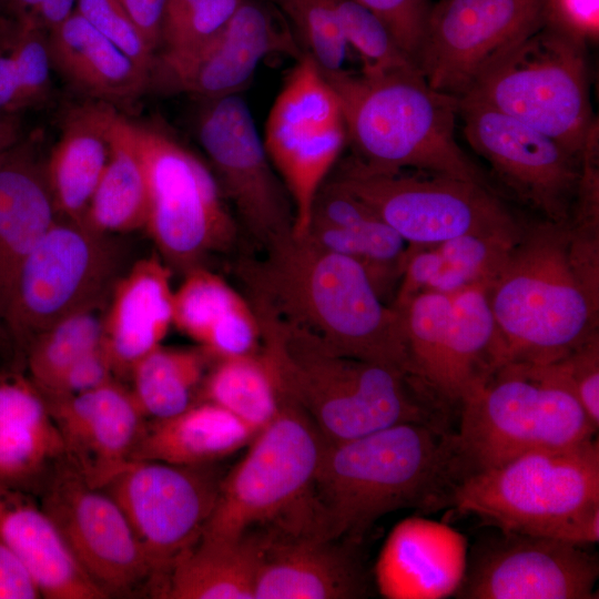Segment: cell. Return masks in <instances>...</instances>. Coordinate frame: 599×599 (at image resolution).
I'll return each instance as SVG.
<instances>
[{
    "label": "cell",
    "instance_id": "6da1fadb",
    "mask_svg": "<svg viewBox=\"0 0 599 599\" xmlns=\"http://www.w3.org/2000/svg\"><path fill=\"white\" fill-rule=\"evenodd\" d=\"M255 250L234 265L255 313L342 355L414 376L402 315L386 304L361 264L293 233Z\"/></svg>",
    "mask_w": 599,
    "mask_h": 599
},
{
    "label": "cell",
    "instance_id": "7a4b0ae2",
    "mask_svg": "<svg viewBox=\"0 0 599 599\" xmlns=\"http://www.w3.org/2000/svg\"><path fill=\"white\" fill-rule=\"evenodd\" d=\"M459 478L455 437L447 427L405 423L325 441L303 509V529L358 545L389 512L446 508Z\"/></svg>",
    "mask_w": 599,
    "mask_h": 599
},
{
    "label": "cell",
    "instance_id": "3957f363",
    "mask_svg": "<svg viewBox=\"0 0 599 599\" xmlns=\"http://www.w3.org/2000/svg\"><path fill=\"white\" fill-rule=\"evenodd\" d=\"M256 317L260 355L281 397L302 410L325 441L348 440L405 423L446 427L444 404L414 376L336 353L266 315Z\"/></svg>",
    "mask_w": 599,
    "mask_h": 599
},
{
    "label": "cell",
    "instance_id": "277c9868",
    "mask_svg": "<svg viewBox=\"0 0 599 599\" xmlns=\"http://www.w3.org/2000/svg\"><path fill=\"white\" fill-rule=\"evenodd\" d=\"M322 73L338 97L353 156L365 166L443 174L493 187L456 141L459 100L432 89L418 68L376 75L344 68Z\"/></svg>",
    "mask_w": 599,
    "mask_h": 599
},
{
    "label": "cell",
    "instance_id": "5b68a950",
    "mask_svg": "<svg viewBox=\"0 0 599 599\" xmlns=\"http://www.w3.org/2000/svg\"><path fill=\"white\" fill-rule=\"evenodd\" d=\"M486 291L498 333L499 366L549 364L598 332L599 304L571 265L567 222L525 225Z\"/></svg>",
    "mask_w": 599,
    "mask_h": 599
},
{
    "label": "cell",
    "instance_id": "8992f818",
    "mask_svg": "<svg viewBox=\"0 0 599 599\" xmlns=\"http://www.w3.org/2000/svg\"><path fill=\"white\" fill-rule=\"evenodd\" d=\"M446 507L501 531L597 544L598 440L526 453L470 473L453 486Z\"/></svg>",
    "mask_w": 599,
    "mask_h": 599
},
{
    "label": "cell",
    "instance_id": "52a82bcc",
    "mask_svg": "<svg viewBox=\"0 0 599 599\" xmlns=\"http://www.w3.org/2000/svg\"><path fill=\"white\" fill-rule=\"evenodd\" d=\"M459 406L454 437L460 478L526 453L582 443L598 432L578 400L541 365L504 364Z\"/></svg>",
    "mask_w": 599,
    "mask_h": 599
},
{
    "label": "cell",
    "instance_id": "ba28073f",
    "mask_svg": "<svg viewBox=\"0 0 599 599\" xmlns=\"http://www.w3.org/2000/svg\"><path fill=\"white\" fill-rule=\"evenodd\" d=\"M586 45L547 21L493 62L463 99L545 133L581 161L598 122L590 103Z\"/></svg>",
    "mask_w": 599,
    "mask_h": 599
},
{
    "label": "cell",
    "instance_id": "9c48e42d",
    "mask_svg": "<svg viewBox=\"0 0 599 599\" xmlns=\"http://www.w3.org/2000/svg\"><path fill=\"white\" fill-rule=\"evenodd\" d=\"M282 398V397H281ZM325 445L309 418L282 398L277 416L220 480L201 538L236 541L256 526L297 528Z\"/></svg>",
    "mask_w": 599,
    "mask_h": 599
},
{
    "label": "cell",
    "instance_id": "30bf717a",
    "mask_svg": "<svg viewBox=\"0 0 599 599\" xmlns=\"http://www.w3.org/2000/svg\"><path fill=\"white\" fill-rule=\"evenodd\" d=\"M329 180L366 203L408 246L467 235L518 241L525 225L493 187L457 177L407 170L375 171L353 155L337 162Z\"/></svg>",
    "mask_w": 599,
    "mask_h": 599
},
{
    "label": "cell",
    "instance_id": "8fae6325",
    "mask_svg": "<svg viewBox=\"0 0 599 599\" xmlns=\"http://www.w3.org/2000/svg\"><path fill=\"white\" fill-rule=\"evenodd\" d=\"M148 184L144 229L183 274L236 244L238 223L205 163L166 132L132 123Z\"/></svg>",
    "mask_w": 599,
    "mask_h": 599
},
{
    "label": "cell",
    "instance_id": "7c38bea8",
    "mask_svg": "<svg viewBox=\"0 0 599 599\" xmlns=\"http://www.w3.org/2000/svg\"><path fill=\"white\" fill-rule=\"evenodd\" d=\"M110 237L62 219L41 236L17 274L2 317L21 349L62 317L99 307L118 280Z\"/></svg>",
    "mask_w": 599,
    "mask_h": 599
},
{
    "label": "cell",
    "instance_id": "4fadbf2b",
    "mask_svg": "<svg viewBox=\"0 0 599 599\" xmlns=\"http://www.w3.org/2000/svg\"><path fill=\"white\" fill-rule=\"evenodd\" d=\"M263 142L294 207L293 234L305 235L314 200L347 143L338 97L306 52L274 100Z\"/></svg>",
    "mask_w": 599,
    "mask_h": 599
},
{
    "label": "cell",
    "instance_id": "5bb4252c",
    "mask_svg": "<svg viewBox=\"0 0 599 599\" xmlns=\"http://www.w3.org/2000/svg\"><path fill=\"white\" fill-rule=\"evenodd\" d=\"M195 131L220 190L255 248L293 233L294 207L246 102L201 100Z\"/></svg>",
    "mask_w": 599,
    "mask_h": 599
},
{
    "label": "cell",
    "instance_id": "9a60e30c",
    "mask_svg": "<svg viewBox=\"0 0 599 599\" xmlns=\"http://www.w3.org/2000/svg\"><path fill=\"white\" fill-rule=\"evenodd\" d=\"M203 466L131 459L102 488L119 505L154 575L152 595L201 538L220 480Z\"/></svg>",
    "mask_w": 599,
    "mask_h": 599
},
{
    "label": "cell",
    "instance_id": "2e32d148",
    "mask_svg": "<svg viewBox=\"0 0 599 599\" xmlns=\"http://www.w3.org/2000/svg\"><path fill=\"white\" fill-rule=\"evenodd\" d=\"M546 22V0H438L416 67L432 89L460 100L493 62Z\"/></svg>",
    "mask_w": 599,
    "mask_h": 599
},
{
    "label": "cell",
    "instance_id": "e0dca14e",
    "mask_svg": "<svg viewBox=\"0 0 599 599\" xmlns=\"http://www.w3.org/2000/svg\"><path fill=\"white\" fill-rule=\"evenodd\" d=\"M496 529V528H495ZM586 545L496 529L468 547L458 599L598 598L597 552Z\"/></svg>",
    "mask_w": 599,
    "mask_h": 599
},
{
    "label": "cell",
    "instance_id": "ac0fdd59",
    "mask_svg": "<svg viewBox=\"0 0 599 599\" xmlns=\"http://www.w3.org/2000/svg\"><path fill=\"white\" fill-rule=\"evenodd\" d=\"M40 506L80 567L108 598L145 588L152 592L154 575L123 511L68 461L47 483Z\"/></svg>",
    "mask_w": 599,
    "mask_h": 599
},
{
    "label": "cell",
    "instance_id": "d6986e66",
    "mask_svg": "<svg viewBox=\"0 0 599 599\" xmlns=\"http://www.w3.org/2000/svg\"><path fill=\"white\" fill-rule=\"evenodd\" d=\"M458 114L469 145L512 194L544 220L567 222L581 161L545 133L484 103L461 99Z\"/></svg>",
    "mask_w": 599,
    "mask_h": 599
},
{
    "label": "cell",
    "instance_id": "ffe728a7",
    "mask_svg": "<svg viewBox=\"0 0 599 599\" xmlns=\"http://www.w3.org/2000/svg\"><path fill=\"white\" fill-rule=\"evenodd\" d=\"M296 40L271 2L241 0L224 27L200 47L155 55L150 83L200 100L238 94L265 57L301 58L305 51Z\"/></svg>",
    "mask_w": 599,
    "mask_h": 599
},
{
    "label": "cell",
    "instance_id": "44dd1931",
    "mask_svg": "<svg viewBox=\"0 0 599 599\" xmlns=\"http://www.w3.org/2000/svg\"><path fill=\"white\" fill-rule=\"evenodd\" d=\"M45 400L65 460L88 484L103 488L131 460L146 420L131 389L113 378L79 395Z\"/></svg>",
    "mask_w": 599,
    "mask_h": 599
},
{
    "label": "cell",
    "instance_id": "7402d4cb",
    "mask_svg": "<svg viewBox=\"0 0 599 599\" xmlns=\"http://www.w3.org/2000/svg\"><path fill=\"white\" fill-rule=\"evenodd\" d=\"M356 544L273 530L262 536L254 599H356L368 593Z\"/></svg>",
    "mask_w": 599,
    "mask_h": 599
},
{
    "label": "cell",
    "instance_id": "603a6c76",
    "mask_svg": "<svg viewBox=\"0 0 599 599\" xmlns=\"http://www.w3.org/2000/svg\"><path fill=\"white\" fill-rule=\"evenodd\" d=\"M468 541L450 526L409 517L389 531L374 576L386 599H443L454 596L466 569Z\"/></svg>",
    "mask_w": 599,
    "mask_h": 599
},
{
    "label": "cell",
    "instance_id": "cb8c5ba5",
    "mask_svg": "<svg viewBox=\"0 0 599 599\" xmlns=\"http://www.w3.org/2000/svg\"><path fill=\"white\" fill-rule=\"evenodd\" d=\"M173 270L153 254L139 260L112 287L102 317V347L114 374H129L133 365L162 345L173 326Z\"/></svg>",
    "mask_w": 599,
    "mask_h": 599
},
{
    "label": "cell",
    "instance_id": "d4e9b609",
    "mask_svg": "<svg viewBox=\"0 0 599 599\" xmlns=\"http://www.w3.org/2000/svg\"><path fill=\"white\" fill-rule=\"evenodd\" d=\"M305 235L361 264L384 301L398 285L407 243L366 203L329 179L314 200Z\"/></svg>",
    "mask_w": 599,
    "mask_h": 599
},
{
    "label": "cell",
    "instance_id": "484cf974",
    "mask_svg": "<svg viewBox=\"0 0 599 599\" xmlns=\"http://www.w3.org/2000/svg\"><path fill=\"white\" fill-rule=\"evenodd\" d=\"M58 219L44 160L21 136L0 151V319L23 261Z\"/></svg>",
    "mask_w": 599,
    "mask_h": 599
},
{
    "label": "cell",
    "instance_id": "4316f807",
    "mask_svg": "<svg viewBox=\"0 0 599 599\" xmlns=\"http://www.w3.org/2000/svg\"><path fill=\"white\" fill-rule=\"evenodd\" d=\"M0 541L26 566L42 598H108L80 567L43 508L21 489L3 484Z\"/></svg>",
    "mask_w": 599,
    "mask_h": 599
},
{
    "label": "cell",
    "instance_id": "83f0119b",
    "mask_svg": "<svg viewBox=\"0 0 599 599\" xmlns=\"http://www.w3.org/2000/svg\"><path fill=\"white\" fill-rule=\"evenodd\" d=\"M173 326L217 359L261 348L260 324L245 295L204 266L185 272L174 288Z\"/></svg>",
    "mask_w": 599,
    "mask_h": 599
},
{
    "label": "cell",
    "instance_id": "f1b7e54d",
    "mask_svg": "<svg viewBox=\"0 0 599 599\" xmlns=\"http://www.w3.org/2000/svg\"><path fill=\"white\" fill-rule=\"evenodd\" d=\"M486 286L451 294L435 348L432 390L444 405H460L499 366L498 333Z\"/></svg>",
    "mask_w": 599,
    "mask_h": 599
},
{
    "label": "cell",
    "instance_id": "f546056e",
    "mask_svg": "<svg viewBox=\"0 0 599 599\" xmlns=\"http://www.w3.org/2000/svg\"><path fill=\"white\" fill-rule=\"evenodd\" d=\"M110 104L71 110L44 171L58 217L83 224L91 199L110 156Z\"/></svg>",
    "mask_w": 599,
    "mask_h": 599
},
{
    "label": "cell",
    "instance_id": "4dcf8cb0",
    "mask_svg": "<svg viewBox=\"0 0 599 599\" xmlns=\"http://www.w3.org/2000/svg\"><path fill=\"white\" fill-rule=\"evenodd\" d=\"M48 37L53 70L102 103H131L150 84V73L75 10Z\"/></svg>",
    "mask_w": 599,
    "mask_h": 599
},
{
    "label": "cell",
    "instance_id": "1f68e13d",
    "mask_svg": "<svg viewBox=\"0 0 599 599\" xmlns=\"http://www.w3.org/2000/svg\"><path fill=\"white\" fill-rule=\"evenodd\" d=\"M64 457L61 434L30 378L0 375V484L21 489Z\"/></svg>",
    "mask_w": 599,
    "mask_h": 599
},
{
    "label": "cell",
    "instance_id": "d6a6232c",
    "mask_svg": "<svg viewBox=\"0 0 599 599\" xmlns=\"http://www.w3.org/2000/svg\"><path fill=\"white\" fill-rule=\"evenodd\" d=\"M518 241L467 234L425 246L407 245L390 305L398 308L422 292L455 294L473 286L488 287Z\"/></svg>",
    "mask_w": 599,
    "mask_h": 599
},
{
    "label": "cell",
    "instance_id": "836d02e7",
    "mask_svg": "<svg viewBox=\"0 0 599 599\" xmlns=\"http://www.w3.org/2000/svg\"><path fill=\"white\" fill-rule=\"evenodd\" d=\"M256 434L230 412L203 400L174 416L145 420L131 459L204 466L240 450Z\"/></svg>",
    "mask_w": 599,
    "mask_h": 599
},
{
    "label": "cell",
    "instance_id": "e575fe53",
    "mask_svg": "<svg viewBox=\"0 0 599 599\" xmlns=\"http://www.w3.org/2000/svg\"><path fill=\"white\" fill-rule=\"evenodd\" d=\"M262 536L236 541L204 538L184 552L154 591L167 599H254Z\"/></svg>",
    "mask_w": 599,
    "mask_h": 599
},
{
    "label": "cell",
    "instance_id": "d590c367",
    "mask_svg": "<svg viewBox=\"0 0 599 599\" xmlns=\"http://www.w3.org/2000/svg\"><path fill=\"white\" fill-rule=\"evenodd\" d=\"M148 184L132 122L114 112L110 156L88 207L83 224L105 235L144 229Z\"/></svg>",
    "mask_w": 599,
    "mask_h": 599
},
{
    "label": "cell",
    "instance_id": "8d00e7d4",
    "mask_svg": "<svg viewBox=\"0 0 599 599\" xmlns=\"http://www.w3.org/2000/svg\"><path fill=\"white\" fill-rule=\"evenodd\" d=\"M204 365L202 349L163 345L136 362L130 389L145 418H167L191 406Z\"/></svg>",
    "mask_w": 599,
    "mask_h": 599
},
{
    "label": "cell",
    "instance_id": "74e56055",
    "mask_svg": "<svg viewBox=\"0 0 599 599\" xmlns=\"http://www.w3.org/2000/svg\"><path fill=\"white\" fill-rule=\"evenodd\" d=\"M203 396L257 433L277 416L282 405L273 376L257 354L219 359L204 382Z\"/></svg>",
    "mask_w": 599,
    "mask_h": 599
},
{
    "label": "cell",
    "instance_id": "f35d334b",
    "mask_svg": "<svg viewBox=\"0 0 599 599\" xmlns=\"http://www.w3.org/2000/svg\"><path fill=\"white\" fill-rule=\"evenodd\" d=\"M97 308L69 314L40 333L26 351L30 379L42 389L70 364L101 346Z\"/></svg>",
    "mask_w": 599,
    "mask_h": 599
},
{
    "label": "cell",
    "instance_id": "ab89813d",
    "mask_svg": "<svg viewBox=\"0 0 599 599\" xmlns=\"http://www.w3.org/2000/svg\"><path fill=\"white\" fill-rule=\"evenodd\" d=\"M335 7L348 48L355 49L362 59V73L376 75L416 67L387 27L367 8L354 0H335Z\"/></svg>",
    "mask_w": 599,
    "mask_h": 599
},
{
    "label": "cell",
    "instance_id": "60d3db41",
    "mask_svg": "<svg viewBox=\"0 0 599 599\" xmlns=\"http://www.w3.org/2000/svg\"><path fill=\"white\" fill-rule=\"evenodd\" d=\"M291 21L297 38L324 72L343 69L348 45L336 13L335 0H270Z\"/></svg>",
    "mask_w": 599,
    "mask_h": 599
},
{
    "label": "cell",
    "instance_id": "b9f144b4",
    "mask_svg": "<svg viewBox=\"0 0 599 599\" xmlns=\"http://www.w3.org/2000/svg\"><path fill=\"white\" fill-rule=\"evenodd\" d=\"M241 0H165L161 52L177 53L200 47L219 32Z\"/></svg>",
    "mask_w": 599,
    "mask_h": 599
},
{
    "label": "cell",
    "instance_id": "7bdbcfd3",
    "mask_svg": "<svg viewBox=\"0 0 599 599\" xmlns=\"http://www.w3.org/2000/svg\"><path fill=\"white\" fill-rule=\"evenodd\" d=\"M19 78L23 110L48 97L53 70L49 37L29 20L4 17Z\"/></svg>",
    "mask_w": 599,
    "mask_h": 599
},
{
    "label": "cell",
    "instance_id": "ee69618b",
    "mask_svg": "<svg viewBox=\"0 0 599 599\" xmlns=\"http://www.w3.org/2000/svg\"><path fill=\"white\" fill-rule=\"evenodd\" d=\"M75 11L151 77L155 50L118 0H77Z\"/></svg>",
    "mask_w": 599,
    "mask_h": 599
},
{
    "label": "cell",
    "instance_id": "f6af8a7d",
    "mask_svg": "<svg viewBox=\"0 0 599 599\" xmlns=\"http://www.w3.org/2000/svg\"><path fill=\"white\" fill-rule=\"evenodd\" d=\"M541 366L578 400L599 428L598 332L565 356Z\"/></svg>",
    "mask_w": 599,
    "mask_h": 599
},
{
    "label": "cell",
    "instance_id": "bcb514c9",
    "mask_svg": "<svg viewBox=\"0 0 599 599\" xmlns=\"http://www.w3.org/2000/svg\"><path fill=\"white\" fill-rule=\"evenodd\" d=\"M372 11L415 63L430 9L428 0H354Z\"/></svg>",
    "mask_w": 599,
    "mask_h": 599
},
{
    "label": "cell",
    "instance_id": "7dc6e473",
    "mask_svg": "<svg viewBox=\"0 0 599 599\" xmlns=\"http://www.w3.org/2000/svg\"><path fill=\"white\" fill-rule=\"evenodd\" d=\"M114 369L102 345L64 368L50 384L39 389L44 398H62L94 389L113 379Z\"/></svg>",
    "mask_w": 599,
    "mask_h": 599
},
{
    "label": "cell",
    "instance_id": "c3c4849f",
    "mask_svg": "<svg viewBox=\"0 0 599 599\" xmlns=\"http://www.w3.org/2000/svg\"><path fill=\"white\" fill-rule=\"evenodd\" d=\"M547 21L587 43L599 34V0H546Z\"/></svg>",
    "mask_w": 599,
    "mask_h": 599
},
{
    "label": "cell",
    "instance_id": "681fc988",
    "mask_svg": "<svg viewBox=\"0 0 599 599\" xmlns=\"http://www.w3.org/2000/svg\"><path fill=\"white\" fill-rule=\"evenodd\" d=\"M42 598L20 559L0 541V599Z\"/></svg>",
    "mask_w": 599,
    "mask_h": 599
},
{
    "label": "cell",
    "instance_id": "f907efd6",
    "mask_svg": "<svg viewBox=\"0 0 599 599\" xmlns=\"http://www.w3.org/2000/svg\"><path fill=\"white\" fill-rule=\"evenodd\" d=\"M21 111V90L10 38L4 18L0 17V114L18 115Z\"/></svg>",
    "mask_w": 599,
    "mask_h": 599
},
{
    "label": "cell",
    "instance_id": "816d5d0a",
    "mask_svg": "<svg viewBox=\"0 0 599 599\" xmlns=\"http://www.w3.org/2000/svg\"><path fill=\"white\" fill-rule=\"evenodd\" d=\"M150 45L156 51L161 42L165 0H118Z\"/></svg>",
    "mask_w": 599,
    "mask_h": 599
},
{
    "label": "cell",
    "instance_id": "f5cc1de1",
    "mask_svg": "<svg viewBox=\"0 0 599 599\" xmlns=\"http://www.w3.org/2000/svg\"><path fill=\"white\" fill-rule=\"evenodd\" d=\"M75 6L77 0H41L31 16L24 20L50 32L74 12Z\"/></svg>",
    "mask_w": 599,
    "mask_h": 599
},
{
    "label": "cell",
    "instance_id": "db71d44e",
    "mask_svg": "<svg viewBox=\"0 0 599 599\" xmlns=\"http://www.w3.org/2000/svg\"><path fill=\"white\" fill-rule=\"evenodd\" d=\"M21 138L18 115L0 114V151Z\"/></svg>",
    "mask_w": 599,
    "mask_h": 599
},
{
    "label": "cell",
    "instance_id": "11a10c76",
    "mask_svg": "<svg viewBox=\"0 0 599 599\" xmlns=\"http://www.w3.org/2000/svg\"><path fill=\"white\" fill-rule=\"evenodd\" d=\"M41 0H7L4 17L26 19L31 16Z\"/></svg>",
    "mask_w": 599,
    "mask_h": 599
},
{
    "label": "cell",
    "instance_id": "9f6ffc18",
    "mask_svg": "<svg viewBox=\"0 0 599 599\" xmlns=\"http://www.w3.org/2000/svg\"><path fill=\"white\" fill-rule=\"evenodd\" d=\"M6 3L7 0H0V17H2L4 13Z\"/></svg>",
    "mask_w": 599,
    "mask_h": 599
},
{
    "label": "cell",
    "instance_id": "6f0895ef",
    "mask_svg": "<svg viewBox=\"0 0 599 599\" xmlns=\"http://www.w3.org/2000/svg\"><path fill=\"white\" fill-rule=\"evenodd\" d=\"M264 1H267V2H270V0H264Z\"/></svg>",
    "mask_w": 599,
    "mask_h": 599
}]
</instances>
